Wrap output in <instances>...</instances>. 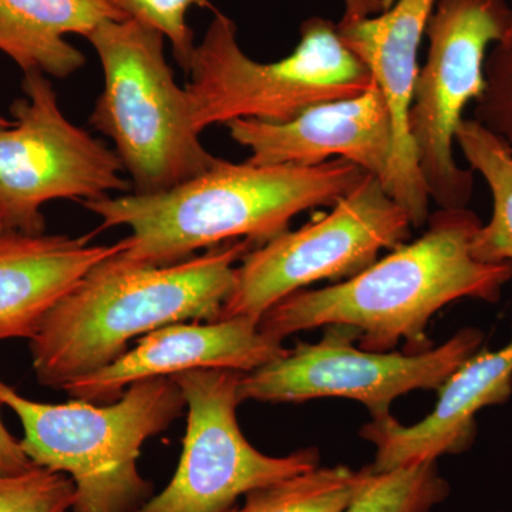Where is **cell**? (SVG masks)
<instances>
[{"label":"cell","instance_id":"4316f807","mask_svg":"<svg viewBox=\"0 0 512 512\" xmlns=\"http://www.w3.org/2000/svg\"><path fill=\"white\" fill-rule=\"evenodd\" d=\"M504 40H512V20L510 28H508L507 35H505Z\"/></svg>","mask_w":512,"mask_h":512},{"label":"cell","instance_id":"4fadbf2b","mask_svg":"<svg viewBox=\"0 0 512 512\" xmlns=\"http://www.w3.org/2000/svg\"><path fill=\"white\" fill-rule=\"evenodd\" d=\"M437 0H396L379 15L338 23L345 45L372 73L392 113L394 148L387 192L409 214L413 228L429 221L430 197L417 164L407 116L419 73V52Z\"/></svg>","mask_w":512,"mask_h":512},{"label":"cell","instance_id":"8fae6325","mask_svg":"<svg viewBox=\"0 0 512 512\" xmlns=\"http://www.w3.org/2000/svg\"><path fill=\"white\" fill-rule=\"evenodd\" d=\"M171 377L187 403L183 454L171 483L137 512H227L241 495L319 466L316 448L271 457L245 439L237 419L241 372L197 369Z\"/></svg>","mask_w":512,"mask_h":512},{"label":"cell","instance_id":"ac0fdd59","mask_svg":"<svg viewBox=\"0 0 512 512\" xmlns=\"http://www.w3.org/2000/svg\"><path fill=\"white\" fill-rule=\"evenodd\" d=\"M456 143L470 170L484 178L493 198L490 221L471 241V254L487 264H512V153L474 119L461 121Z\"/></svg>","mask_w":512,"mask_h":512},{"label":"cell","instance_id":"9c48e42d","mask_svg":"<svg viewBox=\"0 0 512 512\" xmlns=\"http://www.w3.org/2000/svg\"><path fill=\"white\" fill-rule=\"evenodd\" d=\"M23 74L25 97L0 127V215L9 232L43 235L47 202L100 200L130 184L116 151L64 116L46 74Z\"/></svg>","mask_w":512,"mask_h":512},{"label":"cell","instance_id":"3957f363","mask_svg":"<svg viewBox=\"0 0 512 512\" xmlns=\"http://www.w3.org/2000/svg\"><path fill=\"white\" fill-rule=\"evenodd\" d=\"M234 239L165 266H137L119 254L94 266L46 313L30 342L37 382L63 390L110 365L137 336L184 320L217 322L251 249Z\"/></svg>","mask_w":512,"mask_h":512},{"label":"cell","instance_id":"2e32d148","mask_svg":"<svg viewBox=\"0 0 512 512\" xmlns=\"http://www.w3.org/2000/svg\"><path fill=\"white\" fill-rule=\"evenodd\" d=\"M94 234L0 237V342L32 339L46 313L90 271L127 248L92 245Z\"/></svg>","mask_w":512,"mask_h":512},{"label":"cell","instance_id":"cb8c5ba5","mask_svg":"<svg viewBox=\"0 0 512 512\" xmlns=\"http://www.w3.org/2000/svg\"><path fill=\"white\" fill-rule=\"evenodd\" d=\"M33 461L26 456L22 444L16 440L3 424L0 417V473L13 474L26 470L32 466Z\"/></svg>","mask_w":512,"mask_h":512},{"label":"cell","instance_id":"8992f818","mask_svg":"<svg viewBox=\"0 0 512 512\" xmlns=\"http://www.w3.org/2000/svg\"><path fill=\"white\" fill-rule=\"evenodd\" d=\"M187 73L185 90L200 134L234 120L286 123L313 104L357 96L376 86L332 20H305L291 55L259 63L239 46L234 20L217 10L195 46Z\"/></svg>","mask_w":512,"mask_h":512},{"label":"cell","instance_id":"f1b7e54d","mask_svg":"<svg viewBox=\"0 0 512 512\" xmlns=\"http://www.w3.org/2000/svg\"><path fill=\"white\" fill-rule=\"evenodd\" d=\"M227 512H242V510H239V508H231V510L227 511Z\"/></svg>","mask_w":512,"mask_h":512},{"label":"cell","instance_id":"5bb4252c","mask_svg":"<svg viewBox=\"0 0 512 512\" xmlns=\"http://www.w3.org/2000/svg\"><path fill=\"white\" fill-rule=\"evenodd\" d=\"M286 352L282 340L266 335L252 319H224L205 325L173 323L144 335L136 348L103 369L73 380L63 390L73 399L110 404L141 380L197 369L249 373Z\"/></svg>","mask_w":512,"mask_h":512},{"label":"cell","instance_id":"e0dca14e","mask_svg":"<svg viewBox=\"0 0 512 512\" xmlns=\"http://www.w3.org/2000/svg\"><path fill=\"white\" fill-rule=\"evenodd\" d=\"M109 0H0V52L23 73L66 79L86 57L64 36L86 37L104 20H124Z\"/></svg>","mask_w":512,"mask_h":512},{"label":"cell","instance_id":"5b68a950","mask_svg":"<svg viewBox=\"0 0 512 512\" xmlns=\"http://www.w3.org/2000/svg\"><path fill=\"white\" fill-rule=\"evenodd\" d=\"M86 39L104 74L90 123L113 141L134 194L170 190L217 163L202 146L160 32L136 20H104Z\"/></svg>","mask_w":512,"mask_h":512},{"label":"cell","instance_id":"9a60e30c","mask_svg":"<svg viewBox=\"0 0 512 512\" xmlns=\"http://www.w3.org/2000/svg\"><path fill=\"white\" fill-rule=\"evenodd\" d=\"M433 412L403 426L393 416L373 419L360 434L375 444V473H386L466 451L476 436V416L512 394V338L494 352L474 353L439 389Z\"/></svg>","mask_w":512,"mask_h":512},{"label":"cell","instance_id":"d6986e66","mask_svg":"<svg viewBox=\"0 0 512 512\" xmlns=\"http://www.w3.org/2000/svg\"><path fill=\"white\" fill-rule=\"evenodd\" d=\"M372 466L315 467L245 494L242 512H346L356 500Z\"/></svg>","mask_w":512,"mask_h":512},{"label":"cell","instance_id":"603a6c76","mask_svg":"<svg viewBox=\"0 0 512 512\" xmlns=\"http://www.w3.org/2000/svg\"><path fill=\"white\" fill-rule=\"evenodd\" d=\"M483 93L474 103V120L512 153V40H501L488 52Z\"/></svg>","mask_w":512,"mask_h":512},{"label":"cell","instance_id":"ffe728a7","mask_svg":"<svg viewBox=\"0 0 512 512\" xmlns=\"http://www.w3.org/2000/svg\"><path fill=\"white\" fill-rule=\"evenodd\" d=\"M448 494L436 461L394 468L369 477L346 512H430Z\"/></svg>","mask_w":512,"mask_h":512},{"label":"cell","instance_id":"83f0119b","mask_svg":"<svg viewBox=\"0 0 512 512\" xmlns=\"http://www.w3.org/2000/svg\"><path fill=\"white\" fill-rule=\"evenodd\" d=\"M10 121L3 119V117H0V127L9 126Z\"/></svg>","mask_w":512,"mask_h":512},{"label":"cell","instance_id":"484cf974","mask_svg":"<svg viewBox=\"0 0 512 512\" xmlns=\"http://www.w3.org/2000/svg\"><path fill=\"white\" fill-rule=\"evenodd\" d=\"M6 232L9 231L6 229L5 221H3L2 215H0V237H2L3 234H6Z\"/></svg>","mask_w":512,"mask_h":512},{"label":"cell","instance_id":"ba28073f","mask_svg":"<svg viewBox=\"0 0 512 512\" xmlns=\"http://www.w3.org/2000/svg\"><path fill=\"white\" fill-rule=\"evenodd\" d=\"M512 9L507 0H437L427 23L429 52L414 84L407 128L424 184L441 210L467 208L474 173L454 158L456 131L484 90L490 46L504 40Z\"/></svg>","mask_w":512,"mask_h":512},{"label":"cell","instance_id":"7402d4cb","mask_svg":"<svg viewBox=\"0 0 512 512\" xmlns=\"http://www.w3.org/2000/svg\"><path fill=\"white\" fill-rule=\"evenodd\" d=\"M126 19L157 30L170 40L175 60L187 72L194 53V33L187 23L188 10L210 8V0H109Z\"/></svg>","mask_w":512,"mask_h":512},{"label":"cell","instance_id":"277c9868","mask_svg":"<svg viewBox=\"0 0 512 512\" xmlns=\"http://www.w3.org/2000/svg\"><path fill=\"white\" fill-rule=\"evenodd\" d=\"M18 416L26 456L67 474L76 487L72 512H137L153 498L141 476V447L163 433L187 409L173 377L131 384L119 400L94 404L33 402L0 379V407Z\"/></svg>","mask_w":512,"mask_h":512},{"label":"cell","instance_id":"d4e9b609","mask_svg":"<svg viewBox=\"0 0 512 512\" xmlns=\"http://www.w3.org/2000/svg\"><path fill=\"white\" fill-rule=\"evenodd\" d=\"M343 3H345V13H343L342 22L372 18L392 5L389 0H343Z\"/></svg>","mask_w":512,"mask_h":512},{"label":"cell","instance_id":"6da1fadb","mask_svg":"<svg viewBox=\"0 0 512 512\" xmlns=\"http://www.w3.org/2000/svg\"><path fill=\"white\" fill-rule=\"evenodd\" d=\"M366 171L343 158L303 165L234 164L218 158L204 173L158 194H124L82 202L100 218L99 231L128 227L123 262L165 266L234 239L261 247L288 231L296 215L332 207L355 190Z\"/></svg>","mask_w":512,"mask_h":512},{"label":"cell","instance_id":"52a82bcc","mask_svg":"<svg viewBox=\"0 0 512 512\" xmlns=\"http://www.w3.org/2000/svg\"><path fill=\"white\" fill-rule=\"evenodd\" d=\"M412 228L407 211L369 174L328 214L251 249L235 269L220 320L259 323L272 306L308 285L346 281L365 271L383 249L404 244Z\"/></svg>","mask_w":512,"mask_h":512},{"label":"cell","instance_id":"7a4b0ae2","mask_svg":"<svg viewBox=\"0 0 512 512\" xmlns=\"http://www.w3.org/2000/svg\"><path fill=\"white\" fill-rule=\"evenodd\" d=\"M427 224L419 239L360 274L286 296L262 316L259 328L284 342L302 330L345 325L359 330L360 348L370 352H390L402 340L407 353L430 350V319L458 299L498 301L512 279V264L474 258L471 241L483 222L468 208H440Z\"/></svg>","mask_w":512,"mask_h":512},{"label":"cell","instance_id":"44dd1931","mask_svg":"<svg viewBox=\"0 0 512 512\" xmlns=\"http://www.w3.org/2000/svg\"><path fill=\"white\" fill-rule=\"evenodd\" d=\"M76 487L64 473L33 463L19 473H0V512H69Z\"/></svg>","mask_w":512,"mask_h":512},{"label":"cell","instance_id":"7c38bea8","mask_svg":"<svg viewBox=\"0 0 512 512\" xmlns=\"http://www.w3.org/2000/svg\"><path fill=\"white\" fill-rule=\"evenodd\" d=\"M225 126L255 165L313 167L336 157L384 183L392 164V113L377 84L357 96L313 104L286 123L234 120Z\"/></svg>","mask_w":512,"mask_h":512},{"label":"cell","instance_id":"30bf717a","mask_svg":"<svg viewBox=\"0 0 512 512\" xmlns=\"http://www.w3.org/2000/svg\"><path fill=\"white\" fill-rule=\"evenodd\" d=\"M359 330L325 326L316 343H299L284 356L242 373L239 397L272 403H298L342 397L365 404L372 419L392 416L390 406L403 394L439 390L448 377L483 345L481 330H460L437 348L421 353L370 352L355 348Z\"/></svg>","mask_w":512,"mask_h":512}]
</instances>
